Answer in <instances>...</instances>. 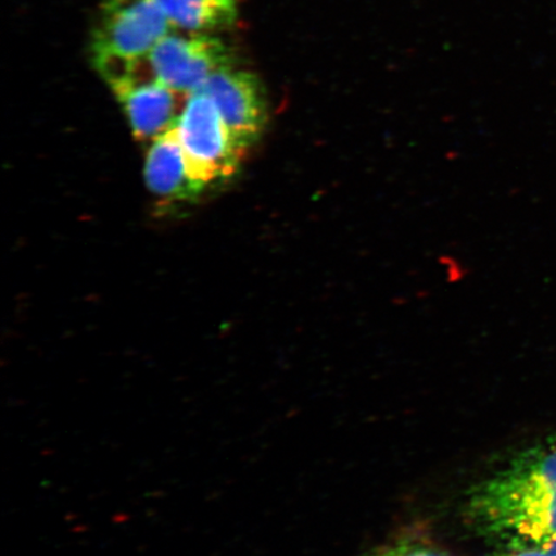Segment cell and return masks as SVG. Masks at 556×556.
Masks as SVG:
<instances>
[{
    "instance_id": "cell-11",
    "label": "cell",
    "mask_w": 556,
    "mask_h": 556,
    "mask_svg": "<svg viewBox=\"0 0 556 556\" xmlns=\"http://www.w3.org/2000/svg\"><path fill=\"white\" fill-rule=\"evenodd\" d=\"M542 548H545L546 552L551 553L553 556H556V539L545 542V544L540 545Z\"/></svg>"
},
{
    "instance_id": "cell-2",
    "label": "cell",
    "mask_w": 556,
    "mask_h": 556,
    "mask_svg": "<svg viewBox=\"0 0 556 556\" xmlns=\"http://www.w3.org/2000/svg\"><path fill=\"white\" fill-rule=\"evenodd\" d=\"M172 27L156 0H104L93 37L96 68L111 87L139 78V62Z\"/></svg>"
},
{
    "instance_id": "cell-5",
    "label": "cell",
    "mask_w": 556,
    "mask_h": 556,
    "mask_svg": "<svg viewBox=\"0 0 556 556\" xmlns=\"http://www.w3.org/2000/svg\"><path fill=\"white\" fill-rule=\"evenodd\" d=\"M199 92L213 101L236 148L243 154L260 138L268 117L267 97L258 76L222 68Z\"/></svg>"
},
{
    "instance_id": "cell-1",
    "label": "cell",
    "mask_w": 556,
    "mask_h": 556,
    "mask_svg": "<svg viewBox=\"0 0 556 556\" xmlns=\"http://www.w3.org/2000/svg\"><path fill=\"white\" fill-rule=\"evenodd\" d=\"M475 507L493 531L539 546L556 539V444L518 458L483 486Z\"/></svg>"
},
{
    "instance_id": "cell-3",
    "label": "cell",
    "mask_w": 556,
    "mask_h": 556,
    "mask_svg": "<svg viewBox=\"0 0 556 556\" xmlns=\"http://www.w3.org/2000/svg\"><path fill=\"white\" fill-rule=\"evenodd\" d=\"M194 177L204 185L227 179L239 168L242 152L207 96L187 97L182 114L174 127Z\"/></svg>"
},
{
    "instance_id": "cell-6",
    "label": "cell",
    "mask_w": 556,
    "mask_h": 556,
    "mask_svg": "<svg viewBox=\"0 0 556 556\" xmlns=\"http://www.w3.org/2000/svg\"><path fill=\"white\" fill-rule=\"evenodd\" d=\"M111 88L122 102L139 141H155L168 134L176 127L187 102L185 94L176 92L155 78L123 81Z\"/></svg>"
},
{
    "instance_id": "cell-7",
    "label": "cell",
    "mask_w": 556,
    "mask_h": 556,
    "mask_svg": "<svg viewBox=\"0 0 556 556\" xmlns=\"http://www.w3.org/2000/svg\"><path fill=\"white\" fill-rule=\"evenodd\" d=\"M144 177L149 189L168 201L193 200L206 187L193 176L174 128L152 143Z\"/></svg>"
},
{
    "instance_id": "cell-4",
    "label": "cell",
    "mask_w": 556,
    "mask_h": 556,
    "mask_svg": "<svg viewBox=\"0 0 556 556\" xmlns=\"http://www.w3.org/2000/svg\"><path fill=\"white\" fill-rule=\"evenodd\" d=\"M152 75L178 93L199 92L214 73L232 67L227 47L217 38L168 34L149 54Z\"/></svg>"
},
{
    "instance_id": "cell-8",
    "label": "cell",
    "mask_w": 556,
    "mask_h": 556,
    "mask_svg": "<svg viewBox=\"0 0 556 556\" xmlns=\"http://www.w3.org/2000/svg\"><path fill=\"white\" fill-rule=\"evenodd\" d=\"M172 26L205 31L231 26L238 18V0H156Z\"/></svg>"
},
{
    "instance_id": "cell-9",
    "label": "cell",
    "mask_w": 556,
    "mask_h": 556,
    "mask_svg": "<svg viewBox=\"0 0 556 556\" xmlns=\"http://www.w3.org/2000/svg\"><path fill=\"white\" fill-rule=\"evenodd\" d=\"M384 556H442L422 548H403V551H395Z\"/></svg>"
},
{
    "instance_id": "cell-10",
    "label": "cell",
    "mask_w": 556,
    "mask_h": 556,
    "mask_svg": "<svg viewBox=\"0 0 556 556\" xmlns=\"http://www.w3.org/2000/svg\"><path fill=\"white\" fill-rule=\"evenodd\" d=\"M507 556H553L541 546L536 548H525V551L514 552Z\"/></svg>"
}]
</instances>
